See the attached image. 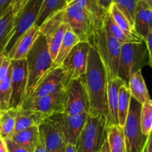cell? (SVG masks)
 <instances>
[{
    "label": "cell",
    "instance_id": "cell-8",
    "mask_svg": "<svg viewBox=\"0 0 152 152\" xmlns=\"http://www.w3.org/2000/svg\"><path fill=\"white\" fill-rule=\"evenodd\" d=\"M64 21L80 42L90 43L95 28L91 17L87 12L71 1L65 9Z\"/></svg>",
    "mask_w": 152,
    "mask_h": 152
},
{
    "label": "cell",
    "instance_id": "cell-49",
    "mask_svg": "<svg viewBox=\"0 0 152 152\" xmlns=\"http://www.w3.org/2000/svg\"><path fill=\"white\" fill-rule=\"evenodd\" d=\"M73 0H66V1H67V4H69L70 2H71V1H72Z\"/></svg>",
    "mask_w": 152,
    "mask_h": 152
},
{
    "label": "cell",
    "instance_id": "cell-28",
    "mask_svg": "<svg viewBox=\"0 0 152 152\" xmlns=\"http://www.w3.org/2000/svg\"><path fill=\"white\" fill-rule=\"evenodd\" d=\"M15 13L12 7L0 17V54L3 53L9 42L10 34L13 29Z\"/></svg>",
    "mask_w": 152,
    "mask_h": 152
},
{
    "label": "cell",
    "instance_id": "cell-40",
    "mask_svg": "<svg viewBox=\"0 0 152 152\" xmlns=\"http://www.w3.org/2000/svg\"><path fill=\"white\" fill-rule=\"evenodd\" d=\"M28 0H13L11 3V7L14 12L15 15L22 8L25 3L27 2Z\"/></svg>",
    "mask_w": 152,
    "mask_h": 152
},
{
    "label": "cell",
    "instance_id": "cell-44",
    "mask_svg": "<svg viewBox=\"0 0 152 152\" xmlns=\"http://www.w3.org/2000/svg\"><path fill=\"white\" fill-rule=\"evenodd\" d=\"M0 152H7L4 140L0 137Z\"/></svg>",
    "mask_w": 152,
    "mask_h": 152
},
{
    "label": "cell",
    "instance_id": "cell-51",
    "mask_svg": "<svg viewBox=\"0 0 152 152\" xmlns=\"http://www.w3.org/2000/svg\"><path fill=\"white\" fill-rule=\"evenodd\" d=\"M144 152H145V151H144Z\"/></svg>",
    "mask_w": 152,
    "mask_h": 152
},
{
    "label": "cell",
    "instance_id": "cell-47",
    "mask_svg": "<svg viewBox=\"0 0 152 152\" xmlns=\"http://www.w3.org/2000/svg\"><path fill=\"white\" fill-rule=\"evenodd\" d=\"M4 57H5V56L4 55V53H1V54H0V66H1V63H2V62H3V60H4Z\"/></svg>",
    "mask_w": 152,
    "mask_h": 152
},
{
    "label": "cell",
    "instance_id": "cell-15",
    "mask_svg": "<svg viewBox=\"0 0 152 152\" xmlns=\"http://www.w3.org/2000/svg\"><path fill=\"white\" fill-rule=\"evenodd\" d=\"M39 131L44 140L48 152H65V144L63 137L51 120H45L39 126Z\"/></svg>",
    "mask_w": 152,
    "mask_h": 152
},
{
    "label": "cell",
    "instance_id": "cell-36",
    "mask_svg": "<svg viewBox=\"0 0 152 152\" xmlns=\"http://www.w3.org/2000/svg\"><path fill=\"white\" fill-rule=\"evenodd\" d=\"M4 142H5L7 152H28L25 148L15 143L10 139H4Z\"/></svg>",
    "mask_w": 152,
    "mask_h": 152
},
{
    "label": "cell",
    "instance_id": "cell-24",
    "mask_svg": "<svg viewBox=\"0 0 152 152\" xmlns=\"http://www.w3.org/2000/svg\"><path fill=\"white\" fill-rule=\"evenodd\" d=\"M107 142L110 152H126L123 130L118 125L106 129Z\"/></svg>",
    "mask_w": 152,
    "mask_h": 152
},
{
    "label": "cell",
    "instance_id": "cell-3",
    "mask_svg": "<svg viewBox=\"0 0 152 152\" xmlns=\"http://www.w3.org/2000/svg\"><path fill=\"white\" fill-rule=\"evenodd\" d=\"M99 53L108 80L117 77L122 44L102 27L96 29L90 42Z\"/></svg>",
    "mask_w": 152,
    "mask_h": 152
},
{
    "label": "cell",
    "instance_id": "cell-13",
    "mask_svg": "<svg viewBox=\"0 0 152 152\" xmlns=\"http://www.w3.org/2000/svg\"><path fill=\"white\" fill-rule=\"evenodd\" d=\"M11 97L9 108H19L26 99L28 70L25 59L11 60Z\"/></svg>",
    "mask_w": 152,
    "mask_h": 152
},
{
    "label": "cell",
    "instance_id": "cell-27",
    "mask_svg": "<svg viewBox=\"0 0 152 152\" xmlns=\"http://www.w3.org/2000/svg\"><path fill=\"white\" fill-rule=\"evenodd\" d=\"M131 95L129 86L126 84H123L119 90L118 96V108H117V116H118V126L123 129L129 114L130 107Z\"/></svg>",
    "mask_w": 152,
    "mask_h": 152
},
{
    "label": "cell",
    "instance_id": "cell-19",
    "mask_svg": "<svg viewBox=\"0 0 152 152\" xmlns=\"http://www.w3.org/2000/svg\"><path fill=\"white\" fill-rule=\"evenodd\" d=\"M152 9L145 0H138L134 13V28L137 34L145 40L151 31L148 25V12Z\"/></svg>",
    "mask_w": 152,
    "mask_h": 152
},
{
    "label": "cell",
    "instance_id": "cell-6",
    "mask_svg": "<svg viewBox=\"0 0 152 152\" xmlns=\"http://www.w3.org/2000/svg\"><path fill=\"white\" fill-rule=\"evenodd\" d=\"M142 104L132 97L129 114L123 127L126 152H144L148 137L141 132L140 115Z\"/></svg>",
    "mask_w": 152,
    "mask_h": 152
},
{
    "label": "cell",
    "instance_id": "cell-20",
    "mask_svg": "<svg viewBox=\"0 0 152 152\" xmlns=\"http://www.w3.org/2000/svg\"><path fill=\"white\" fill-rule=\"evenodd\" d=\"M39 137L38 126H32L14 134L10 139L28 152H34L39 143Z\"/></svg>",
    "mask_w": 152,
    "mask_h": 152
},
{
    "label": "cell",
    "instance_id": "cell-37",
    "mask_svg": "<svg viewBox=\"0 0 152 152\" xmlns=\"http://www.w3.org/2000/svg\"><path fill=\"white\" fill-rule=\"evenodd\" d=\"M10 65V59L8 57L5 56L0 66V83L4 80L8 73L9 68Z\"/></svg>",
    "mask_w": 152,
    "mask_h": 152
},
{
    "label": "cell",
    "instance_id": "cell-43",
    "mask_svg": "<svg viewBox=\"0 0 152 152\" xmlns=\"http://www.w3.org/2000/svg\"><path fill=\"white\" fill-rule=\"evenodd\" d=\"M145 152H152V140L151 134L148 137V142H147L146 148H145Z\"/></svg>",
    "mask_w": 152,
    "mask_h": 152
},
{
    "label": "cell",
    "instance_id": "cell-50",
    "mask_svg": "<svg viewBox=\"0 0 152 152\" xmlns=\"http://www.w3.org/2000/svg\"><path fill=\"white\" fill-rule=\"evenodd\" d=\"M1 111H0V117H1Z\"/></svg>",
    "mask_w": 152,
    "mask_h": 152
},
{
    "label": "cell",
    "instance_id": "cell-45",
    "mask_svg": "<svg viewBox=\"0 0 152 152\" xmlns=\"http://www.w3.org/2000/svg\"><path fill=\"white\" fill-rule=\"evenodd\" d=\"M65 152H77V148L74 145H66Z\"/></svg>",
    "mask_w": 152,
    "mask_h": 152
},
{
    "label": "cell",
    "instance_id": "cell-4",
    "mask_svg": "<svg viewBox=\"0 0 152 152\" xmlns=\"http://www.w3.org/2000/svg\"><path fill=\"white\" fill-rule=\"evenodd\" d=\"M146 65H149V56L145 40L122 45L117 77L127 86L131 76Z\"/></svg>",
    "mask_w": 152,
    "mask_h": 152
},
{
    "label": "cell",
    "instance_id": "cell-2",
    "mask_svg": "<svg viewBox=\"0 0 152 152\" xmlns=\"http://www.w3.org/2000/svg\"><path fill=\"white\" fill-rule=\"evenodd\" d=\"M28 70L26 98L31 95L43 76L53 67L45 37L41 34L25 57Z\"/></svg>",
    "mask_w": 152,
    "mask_h": 152
},
{
    "label": "cell",
    "instance_id": "cell-29",
    "mask_svg": "<svg viewBox=\"0 0 152 152\" xmlns=\"http://www.w3.org/2000/svg\"><path fill=\"white\" fill-rule=\"evenodd\" d=\"M16 116V108H8L1 111L0 117V137L4 140L11 137L14 132Z\"/></svg>",
    "mask_w": 152,
    "mask_h": 152
},
{
    "label": "cell",
    "instance_id": "cell-1",
    "mask_svg": "<svg viewBox=\"0 0 152 152\" xmlns=\"http://www.w3.org/2000/svg\"><path fill=\"white\" fill-rule=\"evenodd\" d=\"M85 79L90 105L88 114L102 115L107 120L108 77L100 56L92 45L89 49Z\"/></svg>",
    "mask_w": 152,
    "mask_h": 152
},
{
    "label": "cell",
    "instance_id": "cell-5",
    "mask_svg": "<svg viewBox=\"0 0 152 152\" xmlns=\"http://www.w3.org/2000/svg\"><path fill=\"white\" fill-rule=\"evenodd\" d=\"M106 119L88 114L76 145L77 152H99L107 140Z\"/></svg>",
    "mask_w": 152,
    "mask_h": 152
},
{
    "label": "cell",
    "instance_id": "cell-22",
    "mask_svg": "<svg viewBox=\"0 0 152 152\" xmlns=\"http://www.w3.org/2000/svg\"><path fill=\"white\" fill-rule=\"evenodd\" d=\"M128 86L130 90L132 97L139 103H144L150 98L148 88L141 71H137L131 76Z\"/></svg>",
    "mask_w": 152,
    "mask_h": 152
},
{
    "label": "cell",
    "instance_id": "cell-10",
    "mask_svg": "<svg viewBox=\"0 0 152 152\" xmlns=\"http://www.w3.org/2000/svg\"><path fill=\"white\" fill-rule=\"evenodd\" d=\"M65 104L66 89L34 99L27 98L21 105V108L40 113L49 119L54 114L63 113Z\"/></svg>",
    "mask_w": 152,
    "mask_h": 152
},
{
    "label": "cell",
    "instance_id": "cell-21",
    "mask_svg": "<svg viewBox=\"0 0 152 152\" xmlns=\"http://www.w3.org/2000/svg\"><path fill=\"white\" fill-rule=\"evenodd\" d=\"M73 2L80 6L91 17L95 30L102 28L108 10L99 4L97 0H73Z\"/></svg>",
    "mask_w": 152,
    "mask_h": 152
},
{
    "label": "cell",
    "instance_id": "cell-35",
    "mask_svg": "<svg viewBox=\"0 0 152 152\" xmlns=\"http://www.w3.org/2000/svg\"><path fill=\"white\" fill-rule=\"evenodd\" d=\"M138 0H114L113 2L125 15L126 19L134 28V13Z\"/></svg>",
    "mask_w": 152,
    "mask_h": 152
},
{
    "label": "cell",
    "instance_id": "cell-33",
    "mask_svg": "<svg viewBox=\"0 0 152 152\" xmlns=\"http://www.w3.org/2000/svg\"><path fill=\"white\" fill-rule=\"evenodd\" d=\"M140 123L142 133L147 137L150 136L152 129V103L151 98L147 99L141 105Z\"/></svg>",
    "mask_w": 152,
    "mask_h": 152
},
{
    "label": "cell",
    "instance_id": "cell-14",
    "mask_svg": "<svg viewBox=\"0 0 152 152\" xmlns=\"http://www.w3.org/2000/svg\"><path fill=\"white\" fill-rule=\"evenodd\" d=\"M68 83L62 68L61 67H52L43 76L28 98L34 99L65 90Z\"/></svg>",
    "mask_w": 152,
    "mask_h": 152
},
{
    "label": "cell",
    "instance_id": "cell-38",
    "mask_svg": "<svg viewBox=\"0 0 152 152\" xmlns=\"http://www.w3.org/2000/svg\"><path fill=\"white\" fill-rule=\"evenodd\" d=\"M145 43H146V48L148 50V56H149V65H152V30L149 31L148 36H147L146 39H145Z\"/></svg>",
    "mask_w": 152,
    "mask_h": 152
},
{
    "label": "cell",
    "instance_id": "cell-32",
    "mask_svg": "<svg viewBox=\"0 0 152 152\" xmlns=\"http://www.w3.org/2000/svg\"><path fill=\"white\" fill-rule=\"evenodd\" d=\"M69 28L68 24L64 22L60 28L54 33V34H51L48 37H46V41H47L48 48L49 53L50 55L52 60H54L56 59L57 53L59 52V48H60L61 43H62L63 37L65 36V32H66L67 29Z\"/></svg>",
    "mask_w": 152,
    "mask_h": 152
},
{
    "label": "cell",
    "instance_id": "cell-34",
    "mask_svg": "<svg viewBox=\"0 0 152 152\" xmlns=\"http://www.w3.org/2000/svg\"><path fill=\"white\" fill-rule=\"evenodd\" d=\"M11 93V66L10 65L7 76L0 83V111L9 108Z\"/></svg>",
    "mask_w": 152,
    "mask_h": 152
},
{
    "label": "cell",
    "instance_id": "cell-16",
    "mask_svg": "<svg viewBox=\"0 0 152 152\" xmlns=\"http://www.w3.org/2000/svg\"><path fill=\"white\" fill-rule=\"evenodd\" d=\"M126 84L119 77L108 80L107 84V102H108V119L106 128L111 126L118 125V96L120 88Z\"/></svg>",
    "mask_w": 152,
    "mask_h": 152
},
{
    "label": "cell",
    "instance_id": "cell-9",
    "mask_svg": "<svg viewBox=\"0 0 152 152\" xmlns=\"http://www.w3.org/2000/svg\"><path fill=\"white\" fill-rule=\"evenodd\" d=\"M88 114L69 115L65 113L54 114L49 118L62 134L66 145L76 146Z\"/></svg>",
    "mask_w": 152,
    "mask_h": 152
},
{
    "label": "cell",
    "instance_id": "cell-17",
    "mask_svg": "<svg viewBox=\"0 0 152 152\" xmlns=\"http://www.w3.org/2000/svg\"><path fill=\"white\" fill-rule=\"evenodd\" d=\"M39 34V27L35 25H33L20 37L13 49L7 54V57L11 60L25 59Z\"/></svg>",
    "mask_w": 152,
    "mask_h": 152
},
{
    "label": "cell",
    "instance_id": "cell-48",
    "mask_svg": "<svg viewBox=\"0 0 152 152\" xmlns=\"http://www.w3.org/2000/svg\"><path fill=\"white\" fill-rule=\"evenodd\" d=\"M145 2H146L147 4L150 6V7H152V0H145Z\"/></svg>",
    "mask_w": 152,
    "mask_h": 152
},
{
    "label": "cell",
    "instance_id": "cell-11",
    "mask_svg": "<svg viewBox=\"0 0 152 152\" xmlns=\"http://www.w3.org/2000/svg\"><path fill=\"white\" fill-rule=\"evenodd\" d=\"M90 48L91 44L89 42H80L65 58L61 68L63 70L68 83L71 80L85 76Z\"/></svg>",
    "mask_w": 152,
    "mask_h": 152
},
{
    "label": "cell",
    "instance_id": "cell-31",
    "mask_svg": "<svg viewBox=\"0 0 152 152\" xmlns=\"http://www.w3.org/2000/svg\"><path fill=\"white\" fill-rule=\"evenodd\" d=\"M108 13H110L111 16H112L114 22H116L117 25L120 28V29L123 31H124L126 34L128 35L131 36V37H140L136 31H134L133 27L131 25L128 19L125 16V15L119 10L117 6L114 4V2L110 5L109 9H108ZM141 38V37H140Z\"/></svg>",
    "mask_w": 152,
    "mask_h": 152
},
{
    "label": "cell",
    "instance_id": "cell-26",
    "mask_svg": "<svg viewBox=\"0 0 152 152\" xmlns=\"http://www.w3.org/2000/svg\"><path fill=\"white\" fill-rule=\"evenodd\" d=\"M103 28L106 29L110 34L117 39L122 45L125 43H130V42H142V39L140 37H131L128 35L127 34L122 31L120 27L116 24L113 19L112 16L110 15L108 12V14L106 15L105 18V20L103 22Z\"/></svg>",
    "mask_w": 152,
    "mask_h": 152
},
{
    "label": "cell",
    "instance_id": "cell-12",
    "mask_svg": "<svg viewBox=\"0 0 152 152\" xmlns=\"http://www.w3.org/2000/svg\"><path fill=\"white\" fill-rule=\"evenodd\" d=\"M89 98L85 76L71 80L66 88V104L64 113L69 115L89 114Z\"/></svg>",
    "mask_w": 152,
    "mask_h": 152
},
{
    "label": "cell",
    "instance_id": "cell-18",
    "mask_svg": "<svg viewBox=\"0 0 152 152\" xmlns=\"http://www.w3.org/2000/svg\"><path fill=\"white\" fill-rule=\"evenodd\" d=\"M47 120H48V118L40 113L23 109L21 107L16 108V123L13 134L32 126L39 127Z\"/></svg>",
    "mask_w": 152,
    "mask_h": 152
},
{
    "label": "cell",
    "instance_id": "cell-41",
    "mask_svg": "<svg viewBox=\"0 0 152 152\" xmlns=\"http://www.w3.org/2000/svg\"><path fill=\"white\" fill-rule=\"evenodd\" d=\"M34 152H48L47 150H46L44 140H43L41 135H40L39 137V141L38 145H37V147H36Z\"/></svg>",
    "mask_w": 152,
    "mask_h": 152
},
{
    "label": "cell",
    "instance_id": "cell-46",
    "mask_svg": "<svg viewBox=\"0 0 152 152\" xmlns=\"http://www.w3.org/2000/svg\"><path fill=\"white\" fill-rule=\"evenodd\" d=\"M99 152H110L109 148H108V142H107V140H105V142H104L103 145H102V148L99 151Z\"/></svg>",
    "mask_w": 152,
    "mask_h": 152
},
{
    "label": "cell",
    "instance_id": "cell-39",
    "mask_svg": "<svg viewBox=\"0 0 152 152\" xmlns=\"http://www.w3.org/2000/svg\"><path fill=\"white\" fill-rule=\"evenodd\" d=\"M13 0H0V17L11 7Z\"/></svg>",
    "mask_w": 152,
    "mask_h": 152
},
{
    "label": "cell",
    "instance_id": "cell-30",
    "mask_svg": "<svg viewBox=\"0 0 152 152\" xmlns=\"http://www.w3.org/2000/svg\"><path fill=\"white\" fill-rule=\"evenodd\" d=\"M64 14H65V9L48 18L39 27V31L40 34L44 36L45 38L48 37L51 34H54L60 28L61 25L65 22Z\"/></svg>",
    "mask_w": 152,
    "mask_h": 152
},
{
    "label": "cell",
    "instance_id": "cell-42",
    "mask_svg": "<svg viewBox=\"0 0 152 152\" xmlns=\"http://www.w3.org/2000/svg\"><path fill=\"white\" fill-rule=\"evenodd\" d=\"M97 1L99 3V4H100L104 9H105V10L108 11V9H109L110 5L112 4L114 0H97Z\"/></svg>",
    "mask_w": 152,
    "mask_h": 152
},
{
    "label": "cell",
    "instance_id": "cell-23",
    "mask_svg": "<svg viewBox=\"0 0 152 152\" xmlns=\"http://www.w3.org/2000/svg\"><path fill=\"white\" fill-rule=\"evenodd\" d=\"M80 42V39L78 38V37L68 28L65 32L62 43H61L57 56L53 62V68L61 67L62 62L67 56V55L69 53L71 49Z\"/></svg>",
    "mask_w": 152,
    "mask_h": 152
},
{
    "label": "cell",
    "instance_id": "cell-25",
    "mask_svg": "<svg viewBox=\"0 0 152 152\" xmlns=\"http://www.w3.org/2000/svg\"><path fill=\"white\" fill-rule=\"evenodd\" d=\"M66 0H43L35 25L39 27L48 18L65 9Z\"/></svg>",
    "mask_w": 152,
    "mask_h": 152
},
{
    "label": "cell",
    "instance_id": "cell-7",
    "mask_svg": "<svg viewBox=\"0 0 152 152\" xmlns=\"http://www.w3.org/2000/svg\"><path fill=\"white\" fill-rule=\"evenodd\" d=\"M42 1L43 0H28L22 8L15 15L9 42L3 51L4 56H7L20 37L35 25Z\"/></svg>",
    "mask_w": 152,
    "mask_h": 152
}]
</instances>
